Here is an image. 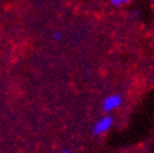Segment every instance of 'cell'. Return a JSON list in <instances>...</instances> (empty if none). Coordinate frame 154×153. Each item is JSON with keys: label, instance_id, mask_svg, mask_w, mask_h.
<instances>
[{"label": "cell", "instance_id": "cell-1", "mask_svg": "<svg viewBox=\"0 0 154 153\" xmlns=\"http://www.w3.org/2000/svg\"><path fill=\"white\" fill-rule=\"evenodd\" d=\"M112 126H113V117L112 116H104L95 122L91 132H93V134H95V136L103 134V133H106L109 131Z\"/></svg>", "mask_w": 154, "mask_h": 153}, {"label": "cell", "instance_id": "cell-2", "mask_svg": "<svg viewBox=\"0 0 154 153\" xmlns=\"http://www.w3.org/2000/svg\"><path fill=\"white\" fill-rule=\"evenodd\" d=\"M123 102V97L120 94H112V95H108L105 99H104V102H103V109L104 112L106 113H109L114 109H117L120 107Z\"/></svg>", "mask_w": 154, "mask_h": 153}, {"label": "cell", "instance_id": "cell-3", "mask_svg": "<svg viewBox=\"0 0 154 153\" xmlns=\"http://www.w3.org/2000/svg\"><path fill=\"white\" fill-rule=\"evenodd\" d=\"M132 0H109V3L112 6H115V8H119V6H123V5H127L129 4Z\"/></svg>", "mask_w": 154, "mask_h": 153}, {"label": "cell", "instance_id": "cell-4", "mask_svg": "<svg viewBox=\"0 0 154 153\" xmlns=\"http://www.w3.org/2000/svg\"><path fill=\"white\" fill-rule=\"evenodd\" d=\"M61 38H63V35H61V33H59V32H57V33H54V34H53V39H54V40H57V42L61 40Z\"/></svg>", "mask_w": 154, "mask_h": 153}, {"label": "cell", "instance_id": "cell-5", "mask_svg": "<svg viewBox=\"0 0 154 153\" xmlns=\"http://www.w3.org/2000/svg\"><path fill=\"white\" fill-rule=\"evenodd\" d=\"M139 15H140V10H135L133 13V17H135V18H139Z\"/></svg>", "mask_w": 154, "mask_h": 153}, {"label": "cell", "instance_id": "cell-6", "mask_svg": "<svg viewBox=\"0 0 154 153\" xmlns=\"http://www.w3.org/2000/svg\"><path fill=\"white\" fill-rule=\"evenodd\" d=\"M61 153H69L68 151H63V152H61Z\"/></svg>", "mask_w": 154, "mask_h": 153}]
</instances>
